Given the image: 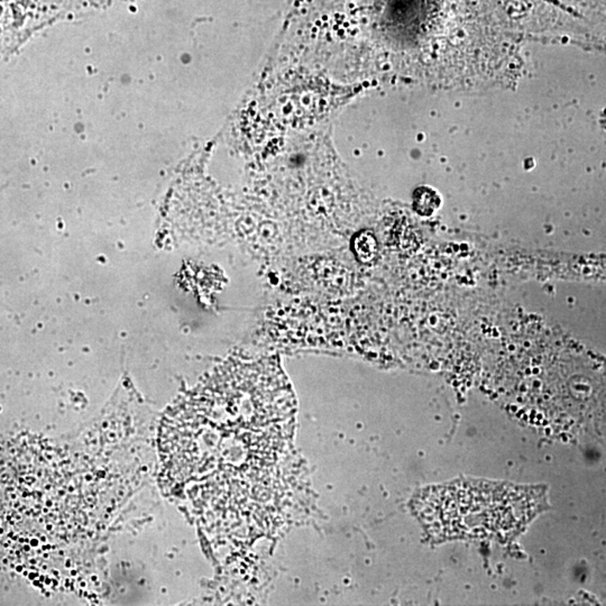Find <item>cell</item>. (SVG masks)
<instances>
[{
    "instance_id": "obj_2",
    "label": "cell",
    "mask_w": 606,
    "mask_h": 606,
    "mask_svg": "<svg viewBox=\"0 0 606 606\" xmlns=\"http://www.w3.org/2000/svg\"><path fill=\"white\" fill-rule=\"evenodd\" d=\"M438 196L433 191L428 189H419L414 194V209L419 214L428 216L431 215L435 208H438Z\"/></svg>"
},
{
    "instance_id": "obj_1",
    "label": "cell",
    "mask_w": 606,
    "mask_h": 606,
    "mask_svg": "<svg viewBox=\"0 0 606 606\" xmlns=\"http://www.w3.org/2000/svg\"><path fill=\"white\" fill-rule=\"evenodd\" d=\"M354 253L363 263H368L375 259L377 253V243L373 233L361 231L353 240Z\"/></svg>"
}]
</instances>
